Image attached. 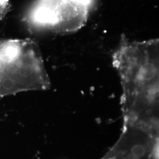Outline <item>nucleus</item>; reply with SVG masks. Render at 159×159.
Segmentation results:
<instances>
[{"instance_id":"nucleus-3","label":"nucleus","mask_w":159,"mask_h":159,"mask_svg":"<svg viewBox=\"0 0 159 159\" xmlns=\"http://www.w3.org/2000/svg\"><path fill=\"white\" fill-rule=\"evenodd\" d=\"M92 0H36L27 20L36 28L57 34L74 33L85 25Z\"/></svg>"},{"instance_id":"nucleus-1","label":"nucleus","mask_w":159,"mask_h":159,"mask_svg":"<svg viewBox=\"0 0 159 159\" xmlns=\"http://www.w3.org/2000/svg\"><path fill=\"white\" fill-rule=\"evenodd\" d=\"M122 88L123 124L159 130V41L125 35L112 56Z\"/></svg>"},{"instance_id":"nucleus-2","label":"nucleus","mask_w":159,"mask_h":159,"mask_svg":"<svg viewBox=\"0 0 159 159\" xmlns=\"http://www.w3.org/2000/svg\"><path fill=\"white\" fill-rule=\"evenodd\" d=\"M51 82L38 45L30 39L0 40V97L46 90Z\"/></svg>"},{"instance_id":"nucleus-5","label":"nucleus","mask_w":159,"mask_h":159,"mask_svg":"<svg viewBox=\"0 0 159 159\" xmlns=\"http://www.w3.org/2000/svg\"><path fill=\"white\" fill-rule=\"evenodd\" d=\"M10 8V0H0V21L8 12Z\"/></svg>"},{"instance_id":"nucleus-4","label":"nucleus","mask_w":159,"mask_h":159,"mask_svg":"<svg viewBox=\"0 0 159 159\" xmlns=\"http://www.w3.org/2000/svg\"><path fill=\"white\" fill-rule=\"evenodd\" d=\"M159 130L123 124L119 139L102 159H159Z\"/></svg>"}]
</instances>
